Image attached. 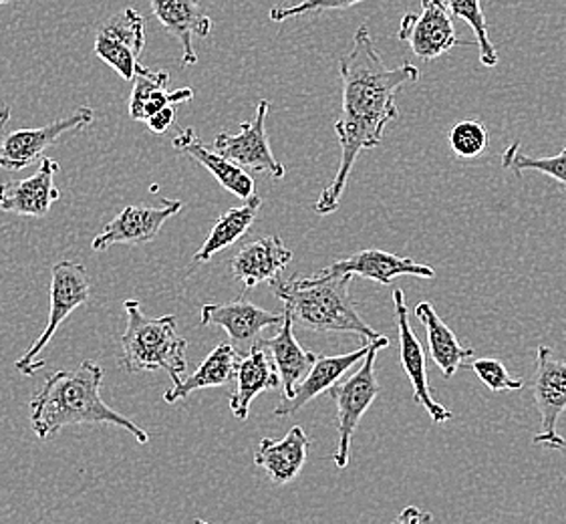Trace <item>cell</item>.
Listing matches in <instances>:
<instances>
[{
	"mask_svg": "<svg viewBox=\"0 0 566 524\" xmlns=\"http://www.w3.org/2000/svg\"><path fill=\"white\" fill-rule=\"evenodd\" d=\"M418 80L419 69L411 63L387 67L375 46L369 27L361 24L357 29L352 51L340 59L343 105L335 124L340 146L339 170L318 196L315 202L317 214L327 217L339 208L340 196L347 188L359 154L381 144L389 122L399 117L397 93Z\"/></svg>",
	"mask_w": 566,
	"mask_h": 524,
	"instance_id": "cell-1",
	"label": "cell"
},
{
	"mask_svg": "<svg viewBox=\"0 0 566 524\" xmlns=\"http://www.w3.org/2000/svg\"><path fill=\"white\" fill-rule=\"evenodd\" d=\"M102 384V365L91 359L83 361L75 371H57L49 377L29 404L33 432L41 440H49L69 426L105 423L132 433L137 444H148L146 430L103 401Z\"/></svg>",
	"mask_w": 566,
	"mask_h": 524,
	"instance_id": "cell-2",
	"label": "cell"
},
{
	"mask_svg": "<svg viewBox=\"0 0 566 524\" xmlns=\"http://www.w3.org/2000/svg\"><path fill=\"white\" fill-rule=\"evenodd\" d=\"M353 274H328L318 271L313 276H291L271 283L272 293L283 301L296 325L318 333H355L367 342L381 335L365 323L352 298Z\"/></svg>",
	"mask_w": 566,
	"mask_h": 524,
	"instance_id": "cell-3",
	"label": "cell"
},
{
	"mask_svg": "<svg viewBox=\"0 0 566 524\" xmlns=\"http://www.w3.org/2000/svg\"><path fill=\"white\" fill-rule=\"evenodd\" d=\"M124 311L127 329L122 335L119 365L127 374L164 369L174 386L181 384L188 369V342L178 335V319L174 315L149 319L136 298H127Z\"/></svg>",
	"mask_w": 566,
	"mask_h": 524,
	"instance_id": "cell-4",
	"label": "cell"
},
{
	"mask_svg": "<svg viewBox=\"0 0 566 524\" xmlns=\"http://www.w3.org/2000/svg\"><path fill=\"white\" fill-rule=\"evenodd\" d=\"M369 343H371V349H369L367 357L363 359L361 367L349 379L340 381L328 391V396L333 398L335 406H337L339 442H337V450L333 454V462L340 470L349 467L355 430L359 428L365 411L371 408V404L381 391L379 384H377V377H375V359H377V352L389 347V339L381 335L379 339Z\"/></svg>",
	"mask_w": 566,
	"mask_h": 524,
	"instance_id": "cell-5",
	"label": "cell"
},
{
	"mask_svg": "<svg viewBox=\"0 0 566 524\" xmlns=\"http://www.w3.org/2000/svg\"><path fill=\"white\" fill-rule=\"evenodd\" d=\"M91 296V279L87 269L80 262L61 261L51 269V289H49V298H51V313H49V323L41 337L27 349L23 357L17 359V371L23 376H34L39 374L45 361L39 359L41 352L53 339L57 333L61 323L67 319L69 315L75 308L83 307Z\"/></svg>",
	"mask_w": 566,
	"mask_h": 524,
	"instance_id": "cell-6",
	"label": "cell"
},
{
	"mask_svg": "<svg viewBox=\"0 0 566 524\" xmlns=\"http://www.w3.org/2000/svg\"><path fill=\"white\" fill-rule=\"evenodd\" d=\"M534 404L541 411V432L534 436V444L551 450H565L566 440L556 426L566 411V361L556 359L551 347L536 349L534 374Z\"/></svg>",
	"mask_w": 566,
	"mask_h": 524,
	"instance_id": "cell-7",
	"label": "cell"
},
{
	"mask_svg": "<svg viewBox=\"0 0 566 524\" xmlns=\"http://www.w3.org/2000/svg\"><path fill=\"white\" fill-rule=\"evenodd\" d=\"M397 36L409 43L416 57L423 61L442 57L455 46L472 45L458 41L448 0H421V12H408L401 19Z\"/></svg>",
	"mask_w": 566,
	"mask_h": 524,
	"instance_id": "cell-8",
	"label": "cell"
},
{
	"mask_svg": "<svg viewBox=\"0 0 566 524\" xmlns=\"http://www.w3.org/2000/svg\"><path fill=\"white\" fill-rule=\"evenodd\" d=\"M146 45V19L136 9H125L99 27L95 53L125 81H136L139 55Z\"/></svg>",
	"mask_w": 566,
	"mask_h": 524,
	"instance_id": "cell-9",
	"label": "cell"
},
{
	"mask_svg": "<svg viewBox=\"0 0 566 524\" xmlns=\"http://www.w3.org/2000/svg\"><path fill=\"white\" fill-rule=\"evenodd\" d=\"M266 115L269 102L261 99L256 105V114L252 122L240 124L239 134H218L214 149L227 160L240 166L242 170L262 171L274 180L284 178V166L274 158L269 136H266Z\"/></svg>",
	"mask_w": 566,
	"mask_h": 524,
	"instance_id": "cell-10",
	"label": "cell"
},
{
	"mask_svg": "<svg viewBox=\"0 0 566 524\" xmlns=\"http://www.w3.org/2000/svg\"><path fill=\"white\" fill-rule=\"evenodd\" d=\"M93 109L80 107L77 112L57 119L45 127L36 129H19L9 136L2 137L0 142V170L21 171L29 168L33 161L43 156L45 149L55 146L65 134H75L83 127L91 126L93 122Z\"/></svg>",
	"mask_w": 566,
	"mask_h": 524,
	"instance_id": "cell-11",
	"label": "cell"
},
{
	"mask_svg": "<svg viewBox=\"0 0 566 524\" xmlns=\"http://www.w3.org/2000/svg\"><path fill=\"white\" fill-rule=\"evenodd\" d=\"M181 200H164L161 206H127L117 217L105 224L102 234H97L91 249L95 252L107 251L114 244H146L159 234L161 227L180 212Z\"/></svg>",
	"mask_w": 566,
	"mask_h": 524,
	"instance_id": "cell-12",
	"label": "cell"
},
{
	"mask_svg": "<svg viewBox=\"0 0 566 524\" xmlns=\"http://www.w3.org/2000/svg\"><path fill=\"white\" fill-rule=\"evenodd\" d=\"M394 305H396L397 331H399V359H401L406 376L411 381L413 399L430 413L431 422H450L452 411L446 410L431 394L428 369H426V354L409 325L408 305H406V295L401 289L394 291Z\"/></svg>",
	"mask_w": 566,
	"mask_h": 524,
	"instance_id": "cell-13",
	"label": "cell"
},
{
	"mask_svg": "<svg viewBox=\"0 0 566 524\" xmlns=\"http://www.w3.org/2000/svg\"><path fill=\"white\" fill-rule=\"evenodd\" d=\"M284 321L283 313H272L261 308L249 298L239 296L224 305H205L200 313L202 325H218L227 331L228 337L234 347L244 349V355L259 343V335L269 327H281ZM242 354V352H240Z\"/></svg>",
	"mask_w": 566,
	"mask_h": 524,
	"instance_id": "cell-14",
	"label": "cell"
},
{
	"mask_svg": "<svg viewBox=\"0 0 566 524\" xmlns=\"http://www.w3.org/2000/svg\"><path fill=\"white\" fill-rule=\"evenodd\" d=\"M57 171V161L43 158L41 168L31 178L0 184V210L19 217H46L51 206L61 198L55 186Z\"/></svg>",
	"mask_w": 566,
	"mask_h": 524,
	"instance_id": "cell-15",
	"label": "cell"
},
{
	"mask_svg": "<svg viewBox=\"0 0 566 524\" xmlns=\"http://www.w3.org/2000/svg\"><path fill=\"white\" fill-rule=\"evenodd\" d=\"M291 261L293 251L284 244L281 237L271 234L264 239L252 240L234 254L232 274L249 291L261 283L279 281Z\"/></svg>",
	"mask_w": 566,
	"mask_h": 524,
	"instance_id": "cell-16",
	"label": "cell"
},
{
	"mask_svg": "<svg viewBox=\"0 0 566 524\" xmlns=\"http://www.w3.org/2000/svg\"><path fill=\"white\" fill-rule=\"evenodd\" d=\"M328 274H353L369 279L377 285H391L397 276H419V279H436V271L430 264H419L411 259L397 256L394 252L379 251V249H367L359 251L333 262L323 269Z\"/></svg>",
	"mask_w": 566,
	"mask_h": 524,
	"instance_id": "cell-17",
	"label": "cell"
},
{
	"mask_svg": "<svg viewBox=\"0 0 566 524\" xmlns=\"http://www.w3.org/2000/svg\"><path fill=\"white\" fill-rule=\"evenodd\" d=\"M371 349V343L363 345L359 349H355L352 354L345 355H318L317 361L313 365V369L306 374L305 379L298 384L295 394L291 398H284L274 416L284 418V416H293L298 410H303L308 401L318 398L321 394L331 391L339 384L340 377L345 376L353 365L361 364Z\"/></svg>",
	"mask_w": 566,
	"mask_h": 524,
	"instance_id": "cell-18",
	"label": "cell"
},
{
	"mask_svg": "<svg viewBox=\"0 0 566 524\" xmlns=\"http://www.w3.org/2000/svg\"><path fill=\"white\" fill-rule=\"evenodd\" d=\"M154 17L181 45L184 67L198 63L193 36L205 39L212 31V19L202 11L198 0H149Z\"/></svg>",
	"mask_w": 566,
	"mask_h": 524,
	"instance_id": "cell-19",
	"label": "cell"
},
{
	"mask_svg": "<svg viewBox=\"0 0 566 524\" xmlns=\"http://www.w3.org/2000/svg\"><path fill=\"white\" fill-rule=\"evenodd\" d=\"M171 146L184 156L205 166L206 170L210 171L230 195L237 196L244 202H249L250 198L256 196L254 195V178L250 176L249 171L242 170L237 164L227 160L216 149L205 146L193 127L181 129L180 134L171 139Z\"/></svg>",
	"mask_w": 566,
	"mask_h": 524,
	"instance_id": "cell-20",
	"label": "cell"
},
{
	"mask_svg": "<svg viewBox=\"0 0 566 524\" xmlns=\"http://www.w3.org/2000/svg\"><path fill=\"white\" fill-rule=\"evenodd\" d=\"M308 436L301 426L291 428V432L284 436L283 440H271L264 438L256 452H254V464L261 467L272 484L286 486L301 474L308 458Z\"/></svg>",
	"mask_w": 566,
	"mask_h": 524,
	"instance_id": "cell-21",
	"label": "cell"
},
{
	"mask_svg": "<svg viewBox=\"0 0 566 524\" xmlns=\"http://www.w3.org/2000/svg\"><path fill=\"white\" fill-rule=\"evenodd\" d=\"M259 345L271 355L272 364L283 381L284 398H291L298 388V384L313 369L318 355L306 352L301 347V343L296 342L295 321L286 311H284V321L279 327V333L269 339H259Z\"/></svg>",
	"mask_w": 566,
	"mask_h": 524,
	"instance_id": "cell-22",
	"label": "cell"
},
{
	"mask_svg": "<svg viewBox=\"0 0 566 524\" xmlns=\"http://www.w3.org/2000/svg\"><path fill=\"white\" fill-rule=\"evenodd\" d=\"M279 386H283V381L272 364L271 355L256 343L240 361L237 389L230 398V411L234 413V418L244 422L249 418L250 404L254 398L261 396L262 391L276 389Z\"/></svg>",
	"mask_w": 566,
	"mask_h": 524,
	"instance_id": "cell-23",
	"label": "cell"
},
{
	"mask_svg": "<svg viewBox=\"0 0 566 524\" xmlns=\"http://www.w3.org/2000/svg\"><path fill=\"white\" fill-rule=\"evenodd\" d=\"M242 357L244 354H240L232 343L224 342L216 345L214 352L206 357L200 367L196 369V374L184 379L178 386L168 389L164 399L168 404H176L178 399L188 398L192 391H198V389L227 386L232 379H237Z\"/></svg>",
	"mask_w": 566,
	"mask_h": 524,
	"instance_id": "cell-24",
	"label": "cell"
},
{
	"mask_svg": "<svg viewBox=\"0 0 566 524\" xmlns=\"http://www.w3.org/2000/svg\"><path fill=\"white\" fill-rule=\"evenodd\" d=\"M416 317L426 327L431 361L442 371L443 376L453 377L465 359H470L474 355V349L464 347L460 343L455 333L443 323L438 311L428 301L419 303L416 307Z\"/></svg>",
	"mask_w": 566,
	"mask_h": 524,
	"instance_id": "cell-25",
	"label": "cell"
},
{
	"mask_svg": "<svg viewBox=\"0 0 566 524\" xmlns=\"http://www.w3.org/2000/svg\"><path fill=\"white\" fill-rule=\"evenodd\" d=\"M261 206V196H254V198H250L249 202H244L239 208H230L228 212L218 218L214 229L210 230L205 244L200 247V251L193 254V264L208 262L218 252L227 251L228 247L237 244L249 232L250 227L254 224Z\"/></svg>",
	"mask_w": 566,
	"mask_h": 524,
	"instance_id": "cell-26",
	"label": "cell"
},
{
	"mask_svg": "<svg viewBox=\"0 0 566 524\" xmlns=\"http://www.w3.org/2000/svg\"><path fill=\"white\" fill-rule=\"evenodd\" d=\"M448 7L453 17L462 19L476 36L478 55L484 67H496L499 65V51L490 41L488 31L486 14L482 9V0H448Z\"/></svg>",
	"mask_w": 566,
	"mask_h": 524,
	"instance_id": "cell-27",
	"label": "cell"
},
{
	"mask_svg": "<svg viewBox=\"0 0 566 524\" xmlns=\"http://www.w3.org/2000/svg\"><path fill=\"white\" fill-rule=\"evenodd\" d=\"M502 166L514 171V174H522L524 170L546 174V176H551L553 180L560 184L566 192V148L560 154L551 156V158H531L526 154H521L518 144H512L502 156Z\"/></svg>",
	"mask_w": 566,
	"mask_h": 524,
	"instance_id": "cell-28",
	"label": "cell"
},
{
	"mask_svg": "<svg viewBox=\"0 0 566 524\" xmlns=\"http://www.w3.org/2000/svg\"><path fill=\"white\" fill-rule=\"evenodd\" d=\"M448 142L455 158L474 160L488 148V129L478 119H462L450 129Z\"/></svg>",
	"mask_w": 566,
	"mask_h": 524,
	"instance_id": "cell-29",
	"label": "cell"
},
{
	"mask_svg": "<svg viewBox=\"0 0 566 524\" xmlns=\"http://www.w3.org/2000/svg\"><path fill=\"white\" fill-rule=\"evenodd\" d=\"M170 85V73L166 71H154V69L142 65L137 71L136 81H134V92L129 97V115L136 122H144V109L148 105L149 97L156 92L168 90Z\"/></svg>",
	"mask_w": 566,
	"mask_h": 524,
	"instance_id": "cell-30",
	"label": "cell"
},
{
	"mask_svg": "<svg viewBox=\"0 0 566 524\" xmlns=\"http://www.w3.org/2000/svg\"><path fill=\"white\" fill-rule=\"evenodd\" d=\"M468 369H472L476 374L478 379L486 386L490 391L500 394V391H518L524 388V379L514 377L506 369V365L500 359L492 357H478L472 364L468 365Z\"/></svg>",
	"mask_w": 566,
	"mask_h": 524,
	"instance_id": "cell-31",
	"label": "cell"
},
{
	"mask_svg": "<svg viewBox=\"0 0 566 524\" xmlns=\"http://www.w3.org/2000/svg\"><path fill=\"white\" fill-rule=\"evenodd\" d=\"M367 0H303L298 4L293 7H274L272 9L271 21L274 23H284L293 17H303V14H317V12L325 11H345V9H352L355 4H361Z\"/></svg>",
	"mask_w": 566,
	"mask_h": 524,
	"instance_id": "cell-32",
	"label": "cell"
},
{
	"mask_svg": "<svg viewBox=\"0 0 566 524\" xmlns=\"http://www.w3.org/2000/svg\"><path fill=\"white\" fill-rule=\"evenodd\" d=\"M174 117H176V109L174 107H164L158 114L149 115L146 124H148L149 129L154 134L161 136V134H166L174 126Z\"/></svg>",
	"mask_w": 566,
	"mask_h": 524,
	"instance_id": "cell-33",
	"label": "cell"
},
{
	"mask_svg": "<svg viewBox=\"0 0 566 524\" xmlns=\"http://www.w3.org/2000/svg\"><path fill=\"white\" fill-rule=\"evenodd\" d=\"M433 516L430 513H423L418 506H408L403 509L394 524H431Z\"/></svg>",
	"mask_w": 566,
	"mask_h": 524,
	"instance_id": "cell-34",
	"label": "cell"
},
{
	"mask_svg": "<svg viewBox=\"0 0 566 524\" xmlns=\"http://www.w3.org/2000/svg\"><path fill=\"white\" fill-rule=\"evenodd\" d=\"M9 119H11V107H7V105H4V107L0 109V127L7 126V124H9Z\"/></svg>",
	"mask_w": 566,
	"mask_h": 524,
	"instance_id": "cell-35",
	"label": "cell"
},
{
	"mask_svg": "<svg viewBox=\"0 0 566 524\" xmlns=\"http://www.w3.org/2000/svg\"><path fill=\"white\" fill-rule=\"evenodd\" d=\"M193 524H210V523H206V521H202V518H196V521H193Z\"/></svg>",
	"mask_w": 566,
	"mask_h": 524,
	"instance_id": "cell-36",
	"label": "cell"
},
{
	"mask_svg": "<svg viewBox=\"0 0 566 524\" xmlns=\"http://www.w3.org/2000/svg\"><path fill=\"white\" fill-rule=\"evenodd\" d=\"M9 2H12V0H0V4H9Z\"/></svg>",
	"mask_w": 566,
	"mask_h": 524,
	"instance_id": "cell-37",
	"label": "cell"
}]
</instances>
